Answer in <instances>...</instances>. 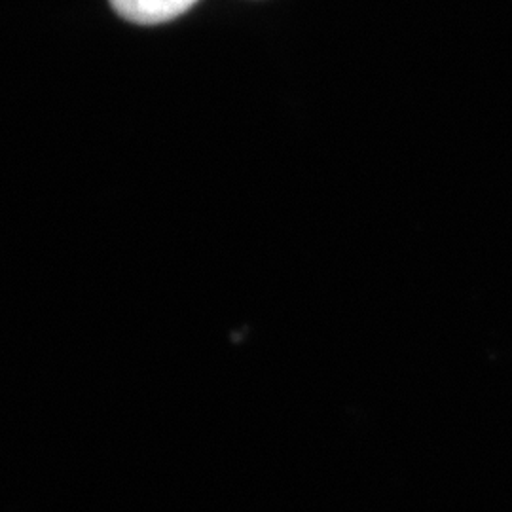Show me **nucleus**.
I'll list each match as a JSON object with an SVG mask.
<instances>
[{"mask_svg": "<svg viewBox=\"0 0 512 512\" xmlns=\"http://www.w3.org/2000/svg\"><path fill=\"white\" fill-rule=\"evenodd\" d=\"M198 0H110L118 16L137 25H158L183 16Z\"/></svg>", "mask_w": 512, "mask_h": 512, "instance_id": "obj_1", "label": "nucleus"}]
</instances>
